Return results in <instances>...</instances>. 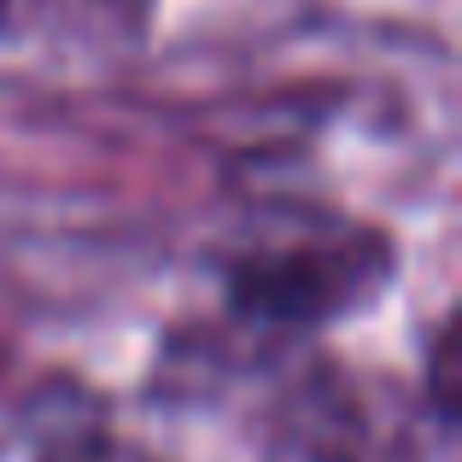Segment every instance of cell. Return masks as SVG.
<instances>
[{"label": "cell", "instance_id": "1", "mask_svg": "<svg viewBox=\"0 0 462 462\" xmlns=\"http://www.w3.org/2000/svg\"><path fill=\"white\" fill-rule=\"evenodd\" d=\"M386 252L374 235L299 240V246L252 252L228 270V293L258 322H328L374 287Z\"/></svg>", "mask_w": 462, "mask_h": 462}]
</instances>
